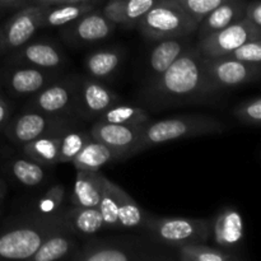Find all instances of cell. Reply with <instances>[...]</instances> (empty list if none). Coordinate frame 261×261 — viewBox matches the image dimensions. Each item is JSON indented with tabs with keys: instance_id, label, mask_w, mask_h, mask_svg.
<instances>
[{
	"instance_id": "1",
	"label": "cell",
	"mask_w": 261,
	"mask_h": 261,
	"mask_svg": "<svg viewBox=\"0 0 261 261\" xmlns=\"http://www.w3.org/2000/svg\"><path fill=\"white\" fill-rule=\"evenodd\" d=\"M144 101L154 109L200 103L218 94L205 73V58L195 45L144 87Z\"/></svg>"
},
{
	"instance_id": "2",
	"label": "cell",
	"mask_w": 261,
	"mask_h": 261,
	"mask_svg": "<svg viewBox=\"0 0 261 261\" xmlns=\"http://www.w3.org/2000/svg\"><path fill=\"white\" fill-rule=\"evenodd\" d=\"M171 247L145 236L91 237L78 247L70 261H178Z\"/></svg>"
},
{
	"instance_id": "3",
	"label": "cell",
	"mask_w": 261,
	"mask_h": 261,
	"mask_svg": "<svg viewBox=\"0 0 261 261\" xmlns=\"http://www.w3.org/2000/svg\"><path fill=\"white\" fill-rule=\"evenodd\" d=\"M60 224L61 213L43 217L35 212L8 224L0 231V261H28Z\"/></svg>"
},
{
	"instance_id": "4",
	"label": "cell",
	"mask_w": 261,
	"mask_h": 261,
	"mask_svg": "<svg viewBox=\"0 0 261 261\" xmlns=\"http://www.w3.org/2000/svg\"><path fill=\"white\" fill-rule=\"evenodd\" d=\"M226 130V125L216 117L205 115H182L168 119L152 121L150 120L142 129V137L138 143L135 154L155 145L165 144L178 139L201 137V135L219 134Z\"/></svg>"
},
{
	"instance_id": "5",
	"label": "cell",
	"mask_w": 261,
	"mask_h": 261,
	"mask_svg": "<svg viewBox=\"0 0 261 261\" xmlns=\"http://www.w3.org/2000/svg\"><path fill=\"white\" fill-rule=\"evenodd\" d=\"M212 221L182 217H155L149 214L143 231L154 241L171 249L206 244L211 240Z\"/></svg>"
},
{
	"instance_id": "6",
	"label": "cell",
	"mask_w": 261,
	"mask_h": 261,
	"mask_svg": "<svg viewBox=\"0 0 261 261\" xmlns=\"http://www.w3.org/2000/svg\"><path fill=\"white\" fill-rule=\"evenodd\" d=\"M137 25L147 40L158 42L191 35L198 31L199 23L173 3L160 0L143 15Z\"/></svg>"
},
{
	"instance_id": "7",
	"label": "cell",
	"mask_w": 261,
	"mask_h": 261,
	"mask_svg": "<svg viewBox=\"0 0 261 261\" xmlns=\"http://www.w3.org/2000/svg\"><path fill=\"white\" fill-rule=\"evenodd\" d=\"M261 38V31L241 19L226 28L199 37L195 47L204 58H222L247 41Z\"/></svg>"
},
{
	"instance_id": "8",
	"label": "cell",
	"mask_w": 261,
	"mask_h": 261,
	"mask_svg": "<svg viewBox=\"0 0 261 261\" xmlns=\"http://www.w3.org/2000/svg\"><path fill=\"white\" fill-rule=\"evenodd\" d=\"M205 73L217 92L251 83L260 78L261 65L245 64L227 56L205 58Z\"/></svg>"
},
{
	"instance_id": "9",
	"label": "cell",
	"mask_w": 261,
	"mask_h": 261,
	"mask_svg": "<svg viewBox=\"0 0 261 261\" xmlns=\"http://www.w3.org/2000/svg\"><path fill=\"white\" fill-rule=\"evenodd\" d=\"M43 7L28 5L18 10L0 27V56L22 47L41 28Z\"/></svg>"
},
{
	"instance_id": "10",
	"label": "cell",
	"mask_w": 261,
	"mask_h": 261,
	"mask_svg": "<svg viewBox=\"0 0 261 261\" xmlns=\"http://www.w3.org/2000/svg\"><path fill=\"white\" fill-rule=\"evenodd\" d=\"M68 125H70L68 117L50 116L33 110H25L17 117L8 121L4 132L10 142L24 145L46 133Z\"/></svg>"
},
{
	"instance_id": "11",
	"label": "cell",
	"mask_w": 261,
	"mask_h": 261,
	"mask_svg": "<svg viewBox=\"0 0 261 261\" xmlns=\"http://www.w3.org/2000/svg\"><path fill=\"white\" fill-rule=\"evenodd\" d=\"M25 110H33L50 116L68 117L71 114H76L74 78L56 79L46 86L33 94Z\"/></svg>"
},
{
	"instance_id": "12",
	"label": "cell",
	"mask_w": 261,
	"mask_h": 261,
	"mask_svg": "<svg viewBox=\"0 0 261 261\" xmlns=\"http://www.w3.org/2000/svg\"><path fill=\"white\" fill-rule=\"evenodd\" d=\"M75 106L76 114L86 119H93L103 114L106 110L119 103L120 98L101 81L91 76H75Z\"/></svg>"
},
{
	"instance_id": "13",
	"label": "cell",
	"mask_w": 261,
	"mask_h": 261,
	"mask_svg": "<svg viewBox=\"0 0 261 261\" xmlns=\"http://www.w3.org/2000/svg\"><path fill=\"white\" fill-rule=\"evenodd\" d=\"M143 126L119 125L97 120L89 130L92 139L109 147L116 154L117 160L122 161L135 154L138 143L142 137Z\"/></svg>"
},
{
	"instance_id": "14",
	"label": "cell",
	"mask_w": 261,
	"mask_h": 261,
	"mask_svg": "<svg viewBox=\"0 0 261 261\" xmlns=\"http://www.w3.org/2000/svg\"><path fill=\"white\" fill-rule=\"evenodd\" d=\"M64 27L63 36L68 42L73 45H88L109 37L116 24L107 19L103 13L92 10Z\"/></svg>"
},
{
	"instance_id": "15",
	"label": "cell",
	"mask_w": 261,
	"mask_h": 261,
	"mask_svg": "<svg viewBox=\"0 0 261 261\" xmlns=\"http://www.w3.org/2000/svg\"><path fill=\"white\" fill-rule=\"evenodd\" d=\"M56 78L58 74L54 70L27 65H14L5 70L3 82L15 96H33L46 86L55 82Z\"/></svg>"
},
{
	"instance_id": "16",
	"label": "cell",
	"mask_w": 261,
	"mask_h": 261,
	"mask_svg": "<svg viewBox=\"0 0 261 261\" xmlns=\"http://www.w3.org/2000/svg\"><path fill=\"white\" fill-rule=\"evenodd\" d=\"M245 226L241 213L233 206L221 209L212 221L211 239H213L217 249L231 252L239 249L244 242Z\"/></svg>"
},
{
	"instance_id": "17",
	"label": "cell",
	"mask_w": 261,
	"mask_h": 261,
	"mask_svg": "<svg viewBox=\"0 0 261 261\" xmlns=\"http://www.w3.org/2000/svg\"><path fill=\"white\" fill-rule=\"evenodd\" d=\"M9 63L13 65H27L33 68L56 70L65 63V56L60 48L47 41L25 43L9 54Z\"/></svg>"
},
{
	"instance_id": "18",
	"label": "cell",
	"mask_w": 261,
	"mask_h": 261,
	"mask_svg": "<svg viewBox=\"0 0 261 261\" xmlns=\"http://www.w3.org/2000/svg\"><path fill=\"white\" fill-rule=\"evenodd\" d=\"M193 46L190 35L158 41L148 58L147 83L170 68L186 50Z\"/></svg>"
},
{
	"instance_id": "19",
	"label": "cell",
	"mask_w": 261,
	"mask_h": 261,
	"mask_svg": "<svg viewBox=\"0 0 261 261\" xmlns=\"http://www.w3.org/2000/svg\"><path fill=\"white\" fill-rule=\"evenodd\" d=\"M78 237L61 224L48 234L28 261H70L78 250Z\"/></svg>"
},
{
	"instance_id": "20",
	"label": "cell",
	"mask_w": 261,
	"mask_h": 261,
	"mask_svg": "<svg viewBox=\"0 0 261 261\" xmlns=\"http://www.w3.org/2000/svg\"><path fill=\"white\" fill-rule=\"evenodd\" d=\"M61 221L78 239H91L106 229L98 208L68 206L61 212Z\"/></svg>"
},
{
	"instance_id": "21",
	"label": "cell",
	"mask_w": 261,
	"mask_h": 261,
	"mask_svg": "<svg viewBox=\"0 0 261 261\" xmlns=\"http://www.w3.org/2000/svg\"><path fill=\"white\" fill-rule=\"evenodd\" d=\"M105 178L99 171H76L70 198L71 205L97 208L101 200Z\"/></svg>"
},
{
	"instance_id": "22",
	"label": "cell",
	"mask_w": 261,
	"mask_h": 261,
	"mask_svg": "<svg viewBox=\"0 0 261 261\" xmlns=\"http://www.w3.org/2000/svg\"><path fill=\"white\" fill-rule=\"evenodd\" d=\"M160 0H110L103 9V15L114 24L134 27L143 15Z\"/></svg>"
},
{
	"instance_id": "23",
	"label": "cell",
	"mask_w": 261,
	"mask_h": 261,
	"mask_svg": "<svg viewBox=\"0 0 261 261\" xmlns=\"http://www.w3.org/2000/svg\"><path fill=\"white\" fill-rule=\"evenodd\" d=\"M68 126L46 133V134L37 138V139L22 145L23 154L30 158V160L45 166V167L58 165L59 155H60L61 133Z\"/></svg>"
},
{
	"instance_id": "24",
	"label": "cell",
	"mask_w": 261,
	"mask_h": 261,
	"mask_svg": "<svg viewBox=\"0 0 261 261\" xmlns=\"http://www.w3.org/2000/svg\"><path fill=\"white\" fill-rule=\"evenodd\" d=\"M246 0H227L223 4L212 10L200 23H199V33L201 36L217 32L226 28L239 20L244 19Z\"/></svg>"
},
{
	"instance_id": "25",
	"label": "cell",
	"mask_w": 261,
	"mask_h": 261,
	"mask_svg": "<svg viewBox=\"0 0 261 261\" xmlns=\"http://www.w3.org/2000/svg\"><path fill=\"white\" fill-rule=\"evenodd\" d=\"M122 59L124 56L119 48H102L86 56L84 68L88 76L97 81H103L116 73L121 65Z\"/></svg>"
},
{
	"instance_id": "26",
	"label": "cell",
	"mask_w": 261,
	"mask_h": 261,
	"mask_svg": "<svg viewBox=\"0 0 261 261\" xmlns=\"http://www.w3.org/2000/svg\"><path fill=\"white\" fill-rule=\"evenodd\" d=\"M117 161L116 154L109 147L91 139L74 157L71 163L76 171H99L103 166Z\"/></svg>"
},
{
	"instance_id": "27",
	"label": "cell",
	"mask_w": 261,
	"mask_h": 261,
	"mask_svg": "<svg viewBox=\"0 0 261 261\" xmlns=\"http://www.w3.org/2000/svg\"><path fill=\"white\" fill-rule=\"evenodd\" d=\"M93 8L94 7L89 2L68 3V4L43 7L41 28L64 27V25L81 18L82 15L92 12Z\"/></svg>"
},
{
	"instance_id": "28",
	"label": "cell",
	"mask_w": 261,
	"mask_h": 261,
	"mask_svg": "<svg viewBox=\"0 0 261 261\" xmlns=\"http://www.w3.org/2000/svg\"><path fill=\"white\" fill-rule=\"evenodd\" d=\"M124 189L120 188L109 178H105L103 189H102L101 200L98 204V211L103 218L105 228L106 229H119V208L121 193Z\"/></svg>"
},
{
	"instance_id": "29",
	"label": "cell",
	"mask_w": 261,
	"mask_h": 261,
	"mask_svg": "<svg viewBox=\"0 0 261 261\" xmlns=\"http://www.w3.org/2000/svg\"><path fill=\"white\" fill-rule=\"evenodd\" d=\"M8 172L20 185L36 188L45 182V166L30 160L28 157L14 158L8 165Z\"/></svg>"
},
{
	"instance_id": "30",
	"label": "cell",
	"mask_w": 261,
	"mask_h": 261,
	"mask_svg": "<svg viewBox=\"0 0 261 261\" xmlns=\"http://www.w3.org/2000/svg\"><path fill=\"white\" fill-rule=\"evenodd\" d=\"M98 121L111 122L119 125H133V126H144L150 121V116L144 109L132 105H114L109 110L97 117Z\"/></svg>"
},
{
	"instance_id": "31",
	"label": "cell",
	"mask_w": 261,
	"mask_h": 261,
	"mask_svg": "<svg viewBox=\"0 0 261 261\" xmlns=\"http://www.w3.org/2000/svg\"><path fill=\"white\" fill-rule=\"evenodd\" d=\"M149 213L144 211L129 194L122 190L119 208V226L120 231L125 229L144 228Z\"/></svg>"
},
{
	"instance_id": "32",
	"label": "cell",
	"mask_w": 261,
	"mask_h": 261,
	"mask_svg": "<svg viewBox=\"0 0 261 261\" xmlns=\"http://www.w3.org/2000/svg\"><path fill=\"white\" fill-rule=\"evenodd\" d=\"M176 250L178 261H241L229 252L208 246L206 244L186 245Z\"/></svg>"
},
{
	"instance_id": "33",
	"label": "cell",
	"mask_w": 261,
	"mask_h": 261,
	"mask_svg": "<svg viewBox=\"0 0 261 261\" xmlns=\"http://www.w3.org/2000/svg\"><path fill=\"white\" fill-rule=\"evenodd\" d=\"M92 139L91 134L81 129H73L69 125L61 133L60 139V155L59 163H68L74 160L82 148Z\"/></svg>"
},
{
	"instance_id": "34",
	"label": "cell",
	"mask_w": 261,
	"mask_h": 261,
	"mask_svg": "<svg viewBox=\"0 0 261 261\" xmlns=\"http://www.w3.org/2000/svg\"><path fill=\"white\" fill-rule=\"evenodd\" d=\"M65 188L63 185H54L38 199L35 213L43 217H55L64 209Z\"/></svg>"
},
{
	"instance_id": "35",
	"label": "cell",
	"mask_w": 261,
	"mask_h": 261,
	"mask_svg": "<svg viewBox=\"0 0 261 261\" xmlns=\"http://www.w3.org/2000/svg\"><path fill=\"white\" fill-rule=\"evenodd\" d=\"M177 5L196 23H200L212 10L216 9L227 0H168Z\"/></svg>"
},
{
	"instance_id": "36",
	"label": "cell",
	"mask_w": 261,
	"mask_h": 261,
	"mask_svg": "<svg viewBox=\"0 0 261 261\" xmlns=\"http://www.w3.org/2000/svg\"><path fill=\"white\" fill-rule=\"evenodd\" d=\"M233 115L242 124L259 126L261 122V98L254 97L237 105L233 110Z\"/></svg>"
},
{
	"instance_id": "37",
	"label": "cell",
	"mask_w": 261,
	"mask_h": 261,
	"mask_svg": "<svg viewBox=\"0 0 261 261\" xmlns=\"http://www.w3.org/2000/svg\"><path fill=\"white\" fill-rule=\"evenodd\" d=\"M227 58L245 64L261 65V38H255V40L242 43L232 53H229Z\"/></svg>"
},
{
	"instance_id": "38",
	"label": "cell",
	"mask_w": 261,
	"mask_h": 261,
	"mask_svg": "<svg viewBox=\"0 0 261 261\" xmlns=\"http://www.w3.org/2000/svg\"><path fill=\"white\" fill-rule=\"evenodd\" d=\"M244 19H246L252 27L261 31V2L260 0H251L246 3L245 8Z\"/></svg>"
},
{
	"instance_id": "39",
	"label": "cell",
	"mask_w": 261,
	"mask_h": 261,
	"mask_svg": "<svg viewBox=\"0 0 261 261\" xmlns=\"http://www.w3.org/2000/svg\"><path fill=\"white\" fill-rule=\"evenodd\" d=\"M10 107L4 98L0 97V132L5 129L8 121H9Z\"/></svg>"
},
{
	"instance_id": "40",
	"label": "cell",
	"mask_w": 261,
	"mask_h": 261,
	"mask_svg": "<svg viewBox=\"0 0 261 261\" xmlns=\"http://www.w3.org/2000/svg\"><path fill=\"white\" fill-rule=\"evenodd\" d=\"M41 7H51V5L68 4V3H83L82 0H35Z\"/></svg>"
},
{
	"instance_id": "41",
	"label": "cell",
	"mask_w": 261,
	"mask_h": 261,
	"mask_svg": "<svg viewBox=\"0 0 261 261\" xmlns=\"http://www.w3.org/2000/svg\"><path fill=\"white\" fill-rule=\"evenodd\" d=\"M27 0H0V8H18L25 4Z\"/></svg>"
},
{
	"instance_id": "42",
	"label": "cell",
	"mask_w": 261,
	"mask_h": 261,
	"mask_svg": "<svg viewBox=\"0 0 261 261\" xmlns=\"http://www.w3.org/2000/svg\"><path fill=\"white\" fill-rule=\"evenodd\" d=\"M5 194H7V186H5L4 181L0 178V200H2L3 198L5 196Z\"/></svg>"
},
{
	"instance_id": "43",
	"label": "cell",
	"mask_w": 261,
	"mask_h": 261,
	"mask_svg": "<svg viewBox=\"0 0 261 261\" xmlns=\"http://www.w3.org/2000/svg\"><path fill=\"white\" fill-rule=\"evenodd\" d=\"M82 2H91V0H82Z\"/></svg>"
}]
</instances>
